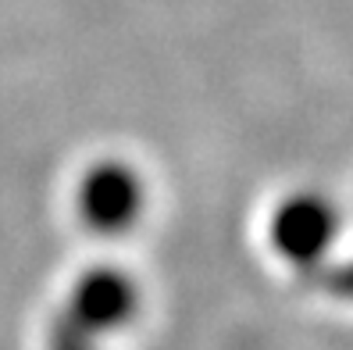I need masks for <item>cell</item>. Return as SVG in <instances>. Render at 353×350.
I'll list each match as a JSON object with an SVG mask.
<instances>
[{
    "label": "cell",
    "mask_w": 353,
    "mask_h": 350,
    "mask_svg": "<svg viewBox=\"0 0 353 350\" xmlns=\"http://www.w3.org/2000/svg\"><path fill=\"white\" fill-rule=\"evenodd\" d=\"M143 290L118 264L86 269L47 329V350H100L103 336L121 333L139 315Z\"/></svg>",
    "instance_id": "obj_1"
},
{
    "label": "cell",
    "mask_w": 353,
    "mask_h": 350,
    "mask_svg": "<svg viewBox=\"0 0 353 350\" xmlns=\"http://www.w3.org/2000/svg\"><path fill=\"white\" fill-rule=\"evenodd\" d=\"M339 229V208L325 193L296 190L275 204L272 222H268V243L285 264L314 275L321 264H328V251L336 246Z\"/></svg>",
    "instance_id": "obj_2"
},
{
    "label": "cell",
    "mask_w": 353,
    "mask_h": 350,
    "mask_svg": "<svg viewBox=\"0 0 353 350\" xmlns=\"http://www.w3.org/2000/svg\"><path fill=\"white\" fill-rule=\"evenodd\" d=\"M147 208V182L129 161L103 157L82 172L75 186L79 222L97 236H125Z\"/></svg>",
    "instance_id": "obj_3"
},
{
    "label": "cell",
    "mask_w": 353,
    "mask_h": 350,
    "mask_svg": "<svg viewBox=\"0 0 353 350\" xmlns=\"http://www.w3.org/2000/svg\"><path fill=\"white\" fill-rule=\"evenodd\" d=\"M314 282L328 297L353 304V257H346L339 264H321V269L314 272Z\"/></svg>",
    "instance_id": "obj_4"
}]
</instances>
